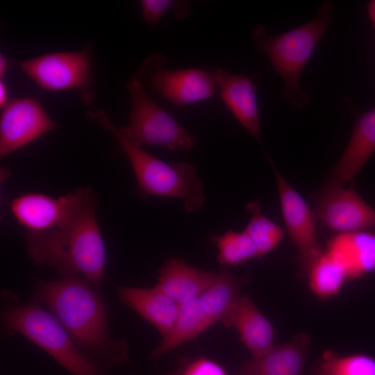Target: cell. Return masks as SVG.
<instances>
[{"mask_svg":"<svg viewBox=\"0 0 375 375\" xmlns=\"http://www.w3.org/2000/svg\"><path fill=\"white\" fill-rule=\"evenodd\" d=\"M33 297L59 320L88 359L95 358L108 365L127 360L126 344L110 336L106 306L86 278L72 276L39 282Z\"/></svg>","mask_w":375,"mask_h":375,"instance_id":"1","label":"cell"},{"mask_svg":"<svg viewBox=\"0 0 375 375\" xmlns=\"http://www.w3.org/2000/svg\"><path fill=\"white\" fill-rule=\"evenodd\" d=\"M96 206L95 198L58 227L27 231V252L35 264L51 266L65 277L82 274L99 290L104 276L106 251Z\"/></svg>","mask_w":375,"mask_h":375,"instance_id":"2","label":"cell"},{"mask_svg":"<svg viewBox=\"0 0 375 375\" xmlns=\"http://www.w3.org/2000/svg\"><path fill=\"white\" fill-rule=\"evenodd\" d=\"M87 114L115 137L130 162L142 194L180 199L189 212L202 208L203 188L192 165L183 162L169 165L145 151L129 140L101 110L92 108Z\"/></svg>","mask_w":375,"mask_h":375,"instance_id":"3","label":"cell"},{"mask_svg":"<svg viewBox=\"0 0 375 375\" xmlns=\"http://www.w3.org/2000/svg\"><path fill=\"white\" fill-rule=\"evenodd\" d=\"M333 3L325 1L312 20L282 34L269 35L265 26H256L252 37L258 48L269 59L272 68L283 78L281 96L293 109L310 103L300 86L301 73L332 20Z\"/></svg>","mask_w":375,"mask_h":375,"instance_id":"4","label":"cell"},{"mask_svg":"<svg viewBox=\"0 0 375 375\" xmlns=\"http://www.w3.org/2000/svg\"><path fill=\"white\" fill-rule=\"evenodd\" d=\"M1 317L6 329L30 340L73 375H99L96 362L78 350L62 324L40 304L9 306Z\"/></svg>","mask_w":375,"mask_h":375,"instance_id":"5","label":"cell"},{"mask_svg":"<svg viewBox=\"0 0 375 375\" xmlns=\"http://www.w3.org/2000/svg\"><path fill=\"white\" fill-rule=\"evenodd\" d=\"M126 88L131 98L129 122L120 130L129 140L140 147L159 145L172 151L188 152L195 147V138L148 95L135 76Z\"/></svg>","mask_w":375,"mask_h":375,"instance_id":"6","label":"cell"},{"mask_svg":"<svg viewBox=\"0 0 375 375\" xmlns=\"http://www.w3.org/2000/svg\"><path fill=\"white\" fill-rule=\"evenodd\" d=\"M176 107H183L212 97L217 92L213 70L169 69L159 53L151 54L135 76Z\"/></svg>","mask_w":375,"mask_h":375,"instance_id":"7","label":"cell"},{"mask_svg":"<svg viewBox=\"0 0 375 375\" xmlns=\"http://www.w3.org/2000/svg\"><path fill=\"white\" fill-rule=\"evenodd\" d=\"M17 65L44 90H79L86 102L92 100V57L88 49L74 52L50 53L17 61Z\"/></svg>","mask_w":375,"mask_h":375,"instance_id":"8","label":"cell"},{"mask_svg":"<svg viewBox=\"0 0 375 375\" xmlns=\"http://www.w3.org/2000/svg\"><path fill=\"white\" fill-rule=\"evenodd\" d=\"M95 198L89 187L59 197L28 192L12 199L10 208L16 221L27 231H44L67 222Z\"/></svg>","mask_w":375,"mask_h":375,"instance_id":"9","label":"cell"},{"mask_svg":"<svg viewBox=\"0 0 375 375\" xmlns=\"http://www.w3.org/2000/svg\"><path fill=\"white\" fill-rule=\"evenodd\" d=\"M316 218L339 233L375 227V210L352 188L327 183L315 198Z\"/></svg>","mask_w":375,"mask_h":375,"instance_id":"10","label":"cell"},{"mask_svg":"<svg viewBox=\"0 0 375 375\" xmlns=\"http://www.w3.org/2000/svg\"><path fill=\"white\" fill-rule=\"evenodd\" d=\"M55 126L37 99L25 97L9 101L0 117L1 157L34 142Z\"/></svg>","mask_w":375,"mask_h":375,"instance_id":"11","label":"cell"},{"mask_svg":"<svg viewBox=\"0 0 375 375\" xmlns=\"http://www.w3.org/2000/svg\"><path fill=\"white\" fill-rule=\"evenodd\" d=\"M280 197L283 217L290 237L297 247L301 269L308 272L313 261L323 252L317 240L315 215L303 197L278 172L270 158Z\"/></svg>","mask_w":375,"mask_h":375,"instance_id":"12","label":"cell"},{"mask_svg":"<svg viewBox=\"0 0 375 375\" xmlns=\"http://www.w3.org/2000/svg\"><path fill=\"white\" fill-rule=\"evenodd\" d=\"M213 71L224 104L248 133L260 143L256 85L250 77L243 74H233L221 68Z\"/></svg>","mask_w":375,"mask_h":375,"instance_id":"13","label":"cell"},{"mask_svg":"<svg viewBox=\"0 0 375 375\" xmlns=\"http://www.w3.org/2000/svg\"><path fill=\"white\" fill-rule=\"evenodd\" d=\"M310 338L306 333L243 362L238 375H303Z\"/></svg>","mask_w":375,"mask_h":375,"instance_id":"14","label":"cell"},{"mask_svg":"<svg viewBox=\"0 0 375 375\" xmlns=\"http://www.w3.org/2000/svg\"><path fill=\"white\" fill-rule=\"evenodd\" d=\"M374 151L375 106L356 115L350 140L328 183L343 185L352 181Z\"/></svg>","mask_w":375,"mask_h":375,"instance_id":"15","label":"cell"},{"mask_svg":"<svg viewBox=\"0 0 375 375\" xmlns=\"http://www.w3.org/2000/svg\"><path fill=\"white\" fill-rule=\"evenodd\" d=\"M222 322L226 327L238 331L240 340L253 357L264 353L274 345L272 325L249 295L240 296Z\"/></svg>","mask_w":375,"mask_h":375,"instance_id":"16","label":"cell"},{"mask_svg":"<svg viewBox=\"0 0 375 375\" xmlns=\"http://www.w3.org/2000/svg\"><path fill=\"white\" fill-rule=\"evenodd\" d=\"M119 299L144 317L160 332L162 338L173 329L179 305L156 285L151 288L118 287Z\"/></svg>","mask_w":375,"mask_h":375,"instance_id":"17","label":"cell"},{"mask_svg":"<svg viewBox=\"0 0 375 375\" xmlns=\"http://www.w3.org/2000/svg\"><path fill=\"white\" fill-rule=\"evenodd\" d=\"M217 274L199 269L181 259L169 258L159 269L156 286L181 305L198 297Z\"/></svg>","mask_w":375,"mask_h":375,"instance_id":"18","label":"cell"},{"mask_svg":"<svg viewBox=\"0 0 375 375\" xmlns=\"http://www.w3.org/2000/svg\"><path fill=\"white\" fill-rule=\"evenodd\" d=\"M328 250L344 265L348 280L375 270V234L367 231L339 233L328 242Z\"/></svg>","mask_w":375,"mask_h":375,"instance_id":"19","label":"cell"},{"mask_svg":"<svg viewBox=\"0 0 375 375\" xmlns=\"http://www.w3.org/2000/svg\"><path fill=\"white\" fill-rule=\"evenodd\" d=\"M247 278L236 276L226 270L217 273L214 281L198 297L201 305L212 326L231 310L240 295Z\"/></svg>","mask_w":375,"mask_h":375,"instance_id":"20","label":"cell"},{"mask_svg":"<svg viewBox=\"0 0 375 375\" xmlns=\"http://www.w3.org/2000/svg\"><path fill=\"white\" fill-rule=\"evenodd\" d=\"M211 326L201 305L199 298L179 305L175 325L160 344L153 351L150 357L159 358L185 342L194 339Z\"/></svg>","mask_w":375,"mask_h":375,"instance_id":"21","label":"cell"},{"mask_svg":"<svg viewBox=\"0 0 375 375\" xmlns=\"http://www.w3.org/2000/svg\"><path fill=\"white\" fill-rule=\"evenodd\" d=\"M307 272L311 290L320 298L336 294L348 280L344 265L328 249L313 261Z\"/></svg>","mask_w":375,"mask_h":375,"instance_id":"22","label":"cell"},{"mask_svg":"<svg viewBox=\"0 0 375 375\" xmlns=\"http://www.w3.org/2000/svg\"><path fill=\"white\" fill-rule=\"evenodd\" d=\"M312 375H375V359L365 354L339 356L326 351L315 362Z\"/></svg>","mask_w":375,"mask_h":375,"instance_id":"23","label":"cell"},{"mask_svg":"<svg viewBox=\"0 0 375 375\" xmlns=\"http://www.w3.org/2000/svg\"><path fill=\"white\" fill-rule=\"evenodd\" d=\"M211 240L218 249L217 260L222 265L237 266L258 258L256 246L244 231L230 230L222 235L212 236Z\"/></svg>","mask_w":375,"mask_h":375,"instance_id":"24","label":"cell"},{"mask_svg":"<svg viewBox=\"0 0 375 375\" xmlns=\"http://www.w3.org/2000/svg\"><path fill=\"white\" fill-rule=\"evenodd\" d=\"M247 209L251 217L244 230L256 247L258 258H261L273 250L283 238V231L280 226L261 214L256 203H249Z\"/></svg>","mask_w":375,"mask_h":375,"instance_id":"25","label":"cell"},{"mask_svg":"<svg viewBox=\"0 0 375 375\" xmlns=\"http://www.w3.org/2000/svg\"><path fill=\"white\" fill-rule=\"evenodd\" d=\"M140 5L144 20L152 26L158 24L167 10L172 11L177 19L185 18L191 10L188 3L177 0H142Z\"/></svg>","mask_w":375,"mask_h":375,"instance_id":"26","label":"cell"},{"mask_svg":"<svg viewBox=\"0 0 375 375\" xmlns=\"http://www.w3.org/2000/svg\"><path fill=\"white\" fill-rule=\"evenodd\" d=\"M181 375H227L224 368L216 362L200 357L190 362Z\"/></svg>","mask_w":375,"mask_h":375,"instance_id":"27","label":"cell"},{"mask_svg":"<svg viewBox=\"0 0 375 375\" xmlns=\"http://www.w3.org/2000/svg\"><path fill=\"white\" fill-rule=\"evenodd\" d=\"M9 102L8 101V91L5 83L0 81V107L3 108Z\"/></svg>","mask_w":375,"mask_h":375,"instance_id":"28","label":"cell"},{"mask_svg":"<svg viewBox=\"0 0 375 375\" xmlns=\"http://www.w3.org/2000/svg\"><path fill=\"white\" fill-rule=\"evenodd\" d=\"M367 12L375 31V0L370 1L367 4Z\"/></svg>","mask_w":375,"mask_h":375,"instance_id":"29","label":"cell"},{"mask_svg":"<svg viewBox=\"0 0 375 375\" xmlns=\"http://www.w3.org/2000/svg\"><path fill=\"white\" fill-rule=\"evenodd\" d=\"M8 61L6 57L1 54L0 56V77H3L8 67Z\"/></svg>","mask_w":375,"mask_h":375,"instance_id":"30","label":"cell"},{"mask_svg":"<svg viewBox=\"0 0 375 375\" xmlns=\"http://www.w3.org/2000/svg\"><path fill=\"white\" fill-rule=\"evenodd\" d=\"M374 233L375 234V230H374Z\"/></svg>","mask_w":375,"mask_h":375,"instance_id":"31","label":"cell"}]
</instances>
